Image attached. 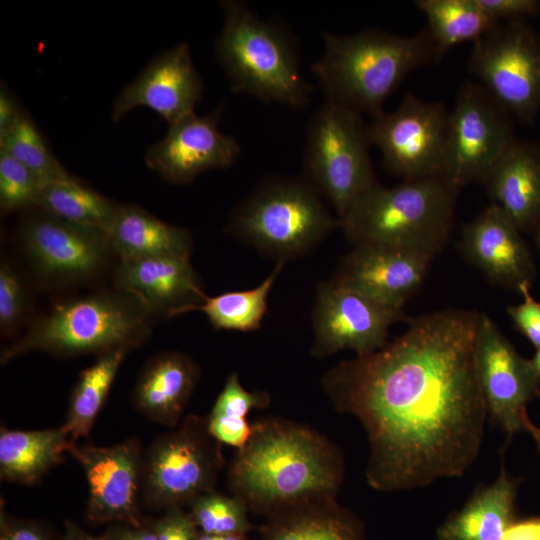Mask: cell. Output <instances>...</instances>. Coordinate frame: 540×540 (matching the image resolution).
<instances>
[{"instance_id": "6", "label": "cell", "mask_w": 540, "mask_h": 540, "mask_svg": "<svg viewBox=\"0 0 540 540\" xmlns=\"http://www.w3.org/2000/svg\"><path fill=\"white\" fill-rule=\"evenodd\" d=\"M220 5L223 25L214 47L231 90L268 103L306 107L312 88L300 71L292 37L239 1Z\"/></svg>"}, {"instance_id": "36", "label": "cell", "mask_w": 540, "mask_h": 540, "mask_svg": "<svg viewBox=\"0 0 540 540\" xmlns=\"http://www.w3.org/2000/svg\"><path fill=\"white\" fill-rule=\"evenodd\" d=\"M267 400L262 393H250L240 384L238 375L231 374L219 394L211 414L234 418H245L255 407H260Z\"/></svg>"}, {"instance_id": "17", "label": "cell", "mask_w": 540, "mask_h": 540, "mask_svg": "<svg viewBox=\"0 0 540 540\" xmlns=\"http://www.w3.org/2000/svg\"><path fill=\"white\" fill-rule=\"evenodd\" d=\"M222 107L190 114L169 125L145 154L146 165L172 184H188L201 173L231 166L240 156L238 141L219 128Z\"/></svg>"}, {"instance_id": "14", "label": "cell", "mask_w": 540, "mask_h": 540, "mask_svg": "<svg viewBox=\"0 0 540 540\" xmlns=\"http://www.w3.org/2000/svg\"><path fill=\"white\" fill-rule=\"evenodd\" d=\"M312 317V352L318 357L346 349L357 356L373 353L386 344L389 327L405 319L403 310L332 278L318 285Z\"/></svg>"}, {"instance_id": "41", "label": "cell", "mask_w": 540, "mask_h": 540, "mask_svg": "<svg viewBox=\"0 0 540 540\" xmlns=\"http://www.w3.org/2000/svg\"><path fill=\"white\" fill-rule=\"evenodd\" d=\"M26 112L20 108L14 95L1 84L0 88V137L11 130Z\"/></svg>"}, {"instance_id": "19", "label": "cell", "mask_w": 540, "mask_h": 540, "mask_svg": "<svg viewBox=\"0 0 540 540\" xmlns=\"http://www.w3.org/2000/svg\"><path fill=\"white\" fill-rule=\"evenodd\" d=\"M520 230L496 205L490 204L462 228L464 258L494 285L520 293L531 288L536 268Z\"/></svg>"}, {"instance_id": "15", "label": "cell", "mask_w": 540, "mask_h": 540, "mask_svg": "<svg viewBox=\"0 0 540 540\" xmlns=\"http://www.w3.org/2000/svg\"><path fill=\"white\" fill-rule=\"evenodd\" d=\"M475 363L488 415L510 440L524 430L526 405L540 391L531 360L522 357L494 321L480 312Z\"/></svg>"}, {"instance_id": "43", "label": "cell", "mask_w": 540, "mask_h": 540, "mask_svg": "<svg viewBox=\"0 0 540 540\" xmlns=\"http://www.w3.org/2000/svg\"><path fill=\"white\" fill-rule=\"evenodd\" d=\"M105 536L107 540H158L154 526L142 528L137 525L132 529L115 530Z\"/></svg>"}, {"instance_id": "16", "label": "cell", "mask_w": 540, "mask_h": 540, "mask_svg": "<svg viewBox=\"0 0 540 540\" xmlns=\"http://www.w3.org/2000/svg\"><path fill=\"white\" fill-rule=\"evenodd\" d=\"M68 453L85 474L87 518L93 522L116 520L140 525L143 455L138 440L131 438L104 447L71 443Z\"/></svg>"}, {"instance_id": "34", "label": "cell", "mask_w": 540, "mask_h": 540, "mask_svg": "<svg viewBox=\"0 0 540 540\" xmlns=\"http://www.w3.org/2000/svg\"><path fill=\"white\" fill-rule=\"evenodd\" d=\"M42 185L8 153L0 150V207L3 212L36 207Z\"/></svg>"}, {"instance_id": "47", "label": "cell", "mask_w": 540, "mask_h": 540, "mask_svg": "<svg viewBox=\"0 0 540 540\" xmlns=\"http://www.w3.org/2000/svg\"><path fill=\"white\" fill-rule=\"evenodd\" d=\"M531 362L540 380V348L537 349L534 357L531 359Z\"/></svg>"}, {"instance_id": "24", "label": "cell", "mask_w": 540, "mask_h": 540, "mask_svg": "<svg viewBox=\"0 0 540 540\" xmlns=\"http://www.w3.org/2000/svg\"><path fill=\"white\" fill-rule=\"evenodd\" d=\"M518 482L502 465L498 477L478 488L437 529L438 540H503L515 519Z\"/></svg>"}, {"instance_id": "23", "label": "cell", "mask_w": 540, "mask_h": 540, "mask_svg": "<svg viewBox=\"0 0 540 540\" xmlns=\"http://www.w3.org/2000/svg\"><path fill=\"white\" fill-rule=\"evenodd\" d=\"M198 375V367L186 354L178 351L158 353L141 371L133 389V403L149 420L175 426Z\"/></svg>"}, {"instance_id": "8", "label": "cell", "mask_w": 540, "mask_h": 540, "mask_svg": "<svg viewBox=\"0 0 540 540\" xmlns=\"http://www.w3.org/2000/svg\"><path fill=\"white\" fill-rule=\"evenodd\" d=\"M371 142L361 114L324 100L308 123L302 176L339 220L375 186Z\"/></svg>"}, {"instance_id": "44", "label": "cell", "mask_w": 540, "mask_h": 540, "mask_svg": "<svg viewBox=\"0 0 540 540\" xmlns=\"http://www.w3.org/2000/svg\"><path fill=\"white\" fill-rule=\"evenodd\" d=\"M65 540H107L106 536L94 537L85 531L81 530L78 526L68 522L66 524V537Z\"/></svg>"}, {"instance_id": "5", "label": "cell", "mask_w": 540, "mask_h": 540, "mask_svg": "<svg viewBox=\"0 0 540 540\" xmlns=\"http://www.w3.org/2000/svg\"><path fill=\"white\" fill-rule=\"evenodd\" d=\"M459 190L441 177L377 183L340 219L350 242L419 251L435 256L453 226Z\"/></svg>"}, {"instance_id": "2", "label": "cell", "mask_w": 540, "mask_h": 540, "mask_svg": "<svg viewBox=\"0 0 540 540\" xmlns=\"http://www.w3.org/2000/svg\"><path fill=\"white\" fill-rule=\"evenodd\" d=\"M324 52L311 65L326 101L375 117L413 71L442 58L427 27L401 36L379 29L324 33Z\"/></svg>"}, {"instance_id": "9", "label": "cell", "mask_w": 540, "mask_h": 540, "mask_svg": "<svg viewBox=\"0 0 540 540\" xmlns=\"http://www.w3.org/2000/svg\"><path fill=\"white\" fill-rule=\"evenodd\" d=\"M472 44L468 69L478 83L511 116L532 122L540 111V36L512 20Z\"/></svg>"}, {"instance_id": "25", "label": "cell", "mask_w": 540, "mask_h": 540, "mask_svg": "<svg viewBox=\"0 0 540 540\" xmlns=\"http://www.w3.org/2000/svg\"><path fill=\"white\" fill-rule=\"evenodd\" d=\"M107 234L120 261L190 256L192 251L188 229L168 224L134 204L119 205Z\"/></svg>"}, {"instance_id": "27", "label": "cell", "mask_w": 540, "mask_h": 540, "mask_svg": "<svg viewBox=\"0 0 540 540\" xmlns=\"http://www.w3.org/2000/svg\"><path fill=\"white\" fill-rule=\"evenodd\" d=\"M127 352L118 349L100 354L92 365L80 372L62 425L72 443L88 437Z\"/></svg>"}, {"instance_id": "46", "label": "cell", "mask_w": 540, "mask_h": 540, "mask_svg": "<svg viewBox=\"0 0 540 540\" xmlns=\"http://www.w3.org/2000/svg\"><path fill=\"white\" fill-rule=\"evenodd\" d=\"M197 540H246V539H245V534L216 535V534L202 533L198 535Z\"/></svg>"}, {"instance_id": "31", "label": "cell", "mask_w": 540, "mask_h": 540, "mask_svg": "<svg viewBox=\"0 0 540 540\" xmlns=\"http://www.w3.org/2000/svg\"><path fill=\"white\" fill-rule=\"evenodd\" d=\"M285 262H276L272 272L257 286L242 291H229L208 297L190 311L204 313L219 330L255 331L260 328L268 308L270 291Z\"/></svg>"}, {"instance_id": "48", "label": "cell", "mask_w": 540, "mask_h": 540, "mask_svg": "<svg viewBox=\"0 0 540 540\" xmlns=\"http://www.w3.org/2000/svg\"><path fill=\"white\" fill-rule=\"evenodd\" d=\"M536 231H537V241H538V245H539V248H540V226L538 227V229Z\"/></svg>"}, {"instance_id": "10", "label": "cell", "mask_w": 540, "mask_h": 540, "mask_svg": "<svg viewBox=\"0 0 540 540\" xmlns=\"http://www.w3.org/2000/svg\"><path fill=\"white\" fill-rule=\"evenodd\" d=\"M511 117L478 82L465 81L450 111L441 178L457 190L483 183L516 139Z\"/></svg>"}, {"instance_id": "30", "label": "cell", "mask_w": 540, "mask_h": 540, "mask_svg": "<svg viewBox=\"0 0 540 540\" xmlns=\"http://www.w3.org/2000/svg\"><path fill=\"white\" fill-rule=\"evenodd\" d=\"M265 540H366L363 524L335 507L298 508L276 517Z\"/></svg>"}, {"instance_id": "11", "label": "cell", "mask_w": 540, "mask_h": 540, "mask_svg": "<svg viewBox=\"0 0 540 540\" xmlns=\"http://www.w3.org/2000/svg\"><path fill=\"white\" fill-rule=\"evenodd\" d=\"M214 439L197 418H187L177 430L158 436L143 456L144 502L170 508L211 492L221 463Z\"/></svg>"}, {"instance_id": "49", "label": "cell", "mask_w": 540, "mask_h": 540, "mask_svg": "<svg viewBox=\"0 0 540 540\" xmlns=\"http://www.w3.org/2000/svg\"><path fill=\"white\" fill-rule=\"evenodd\" d=\"M538 397H539V399H540V391L538 392Z\"/></svg>"}, {"instance_id": "4", "label": "cell", "mask_w": 540, "mask_h": 540, "mask_svg": "<svg viewBox=\"0 0 540 540\" xmlns=\"http://www.w3.org/2000/svg\"><path fill=\"white\" fill-rule=\"evenodd\" d=\"M155 318L134 295L115 289L61 300L1 354V363L32 351L59 357L130 351L151 333Z\"/></svg>"}, {"instance_id": "3", "label": "cell", "mask_w": 540, "mask_h": 540, "mask_svg": "<svg viewBox=\"0 0 540 540\" xmlns=\"http://www.w3.org/2000/svg\"><path fill=\"white\" fill-rule=\"evenodd\" d=\"M234 487L251 506L277 508L330 494L341 479L331 449L300 428L260 426L231 469Z\"/></svg>"}, {"instance_id": "21", "label": "cell", "mask_w": 540, "mask_h": 540, "mask_svg": "<svg viewBox=\"0 0 540 540\" xmlns=\"http://www.w3.org/2000/svg\"><path fill=\"white\" fill-rule=\"evenodd\" d=\"M114 286L137 297L154 318H172L189 312L207 296L198 282L190 256L120 261L114 274Z\"/></svg>"}, {"instance_id": "45", "label": "cell", "mask_w": 540, "mask_h": 540, "mask_svg": "<svg viewBox=\"0 0 540 540\" xmlns=\"http://www.w3.org/2000/svg\"><path fill=\"white\" fill-rule=\"evenodd\" d=\"M523 425L524 430L529 432L533 437L534 441L536 442L537 449L540 453V427L533 424L527 413H525L523 416Z\"/></svg>"}, {"instance_id": "1", "label": "cell", "mask_w": 540, "mask_h": 540, "mask_svg": "<svg viewBox=\"0 0 540 540\" xmlns=\"http://www.w3.org/2000/svg\"><path fill=\"white\" fill-rule=\"evenodd\" d=\"M479 316L444 309L411 318L391 343L325 375L337 408L366 431L374 489L425 487L476 461L488 415L475 363Z\"/></svg>"}, {"instance_id": "29", "label": "cell", "mask_w": 540, "mask_h": 540, "mask_svg": "<svg viewBox=\"0 0 540 540\" xmlns=\"http://www.w3.org/2000/svg\"><path fill=\"white\" fill-rule=\"evenodd\" d=\"M438 49L444 55L465 42L474 43L498 22L492 20L475 0H417Z\"/></svg>"}, {"instance_id": "38", "label": "cell", "mask_w": 540, "mask_h": 540, "mask_svg": "<svg viewBox=\"0 0 540 540\" xmlns=\"http://www.w3.org/2000/svg\"><path fill=\"white\" fill-rule=\"evenodd\" d=\"M196 527L192 515L183 512L179 506L168 508L154 525L158 540H197Z\"/></svg>"}, {"instance_id": "39", "label": "cell", "mask_w": 540, "mask_h": 540, "mask_svg": "<svg viewBox=\"0 0 540 540\" xmlns=\"http://www.w3.org/2000/svg\"><path fill=\"white\" fill-rule=\"evenodd\" d=\"M206 424L213 438L234 447L242 448L252 434L245 418L210 414Z\"/></svg>"}, {"instance_id": "37", "label": "cell", "mask_w": 540, "mask_h": 540, "mask_svg": "<svg viewBox=\"0 0 540 540\" xmlns=\"http://www.w3.org/2000/svg\"><path fill=\"white\" fill-rule=\"evenodd\" d=\"M523 302L508 306L507 313L515 328L536 348H540V302L530 294V288H522Z\"/></svg>"}, {"instance_id": "7", "label": "cell", "mask_w": 540, "mask_h": 540, "mask_svg": "<svg viewBox=\"0 0 540 540\" xmlns=\"http://www.w3.org/2000/svg\"><path fill=\"white\" fill-rule=\"evenodd\" d=\"M341 227L302 177H270L231 211L227 231L278 261L300 257Z\"/></svg>"}, {"instance_id": "13", "label": "cell", "mask_w": 540, "mask_h": 540, "mask_svg": "<svg viewBox=\"0 0 540 540\" xmlns=\"http://www.w3.org/2000/svg\"><path fill=\"white\" fill-rule=\"evenodd\" d=\"M35 208L21 223L19 243L39 280L62 286L97 277L112 253L107 232Z\"/></svg>"}, {"instance_id": "12", "label": "cell", "mask_w": 540, "mask_h": 540, "mask_svg": "<svg viewBox=\"0 0 540 540\" xmlns=\"http://www.w3.org/2000/svg\"><path fill=\"white\" fill-rule=\"evenodd\" d=\"M450 126V111L438 101L413 93L391 112L382 111L367 125L369 139L384 167L403 180L441 177Z\"/></svg>"}, {"instance_id": "20", "label": "cell", "mask_w": 540, "mask_h": 540, "mask_svg": "<svg viewBox=\"0 0 540 540\" xmlns=\"http://www.w3.org/2000/svg\"><path fill=\"white\" fill-rule=\"evenodd\" d=\"M434 256L382 245H357L342 260L335 281L391 308L404 304L422 285Z\"/></svg>"}, {"instance_id": "35", "label": "cell", "mask_w": 540, "mask_h": 540, "mask_svg": "<svg viewBox=\"0 0 540 540\" xmlns=\"http://www.w3.org/2000/svg\"><path fill=\"white\" fill-rule=\"evenodd\" d=\"M29 293L19 271L6 260L0 264V329L11 336L24 323L29 312Z\"/></svg>"}, {"instance_id": "40", "label": "cell", "mask_w": 540, "mask_h": 540, "mask_svg": "<svg viewBox=\"0 0 540 540\" xmlns=\"http://www.w3.org/2000/svg\"><path fill=\"white\" fill-rule=\"evenodd\" d=\"M478 6L494 21L520 20L534 16L540 10L537 0H475Z\"/></svg>"}, {"instance_id": "42", "label": "cell", "mask_w": 540, "mask_h": 540, "mask_svg": "<svg viewBox=\"0 0 540 540\" xmlns=\"http://www.w3.org/2000/svg\"><path fill=\"white\" fill-rule=\"evenodd\" d=\"M0 540H47L36 526L28 523L12 522L1 517Z\"/></svg>"}, {"instance_id": "33", "label": "cell", "mask_w": 540, "mask_h": 540, "mask_svg": "<svg viewBox=\"0 0 540 540\" xmlns=\"http://www.w3.org/2000/svg\"><path fill=\"white\" fill-rule=\"evenodd\" d=\"M191 515L206 534H246L251 529L243 503L213 492L192 501Z\"/></svg>"}, {"instance_id": "18", "label": "cell", "mask_w": 540, "mask_h": 540, "mask_svg": "<svg viewBox=\"0 0 540 540\" xmlns=\"http://www.w3.org/2000/svg\"><path fill=\"white\" fill-rule=\"evenodd\" d=\"M203 82L187 43H178L152 59L116 97L111 116L120 121L138 107L148 108L171 125L195 113Z\"/></svg>"}, {"instance_id": "32", "label": "cell", "mask_w": 540, "mask_h": 540, "mask_svg": "<svg viewBox=\"0 0 540 540\" xmlns=\"http://www.w3.org/2000/svg\"><path fill=\"white\" fill-rule=\"evenodd\" d=\"M0 150L24 165L36 177L42 188L52 183L77 178L55 157L27 113L11 130L0 137Z\"/></svg>"}, {"instance_id": "22", "label": "cell", "mask_w": 540, "mask_h": 540, "mask_svg": "<svg viewBox=\"0 0 540 540\" xmlns=\"http://www.w3.org/2000/svg\"><path fill=\"white\" fill-rule=\"evenodd\" d=\"M491 199L520 231L540 226V144L515 139L483 182Z\"/></svg>"}, {"instance_id": "28", "label": "cell", "mask_w": 540, "mask_h": 540, "mask_svg": "<svg viewBox=\"0 0 540 540\" xmlns=\"http://www.w3.org/2000/svg\"><path fill=\"white\" fill-rule=\"evenodd\" d=\"M119 205L75 178L44 186L36 207L67 222L108 232Z\"/></svg>"}, {"instance_id": "26", "label": "cell", "mask_w": 540, "mask_h": 540, "mask_svg": "<svg viewBox=\"0 0 540 540\" xmlns=\"http://www.w3.org/2000/svg\"><path fill=\"white\" fill-rule=\"evenodd\" d=\"M72 442L62 426L42 430H0V479L32 485L61 463Z\"/></svg>"}]
</instances>
